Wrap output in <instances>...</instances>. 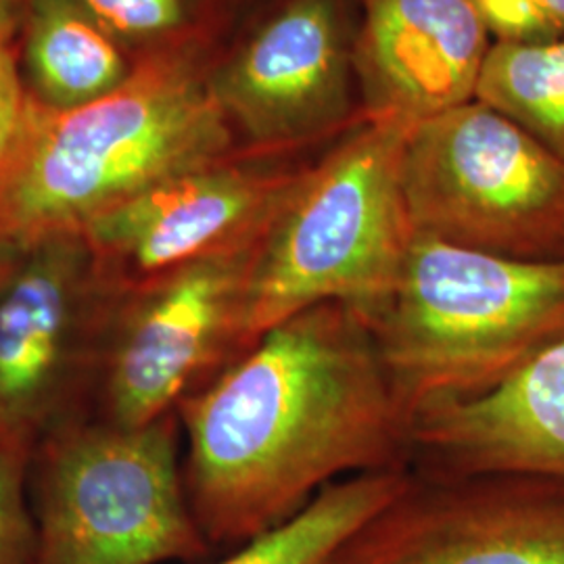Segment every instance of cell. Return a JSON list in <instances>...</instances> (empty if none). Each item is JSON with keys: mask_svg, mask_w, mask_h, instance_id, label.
Wrapping results in <instances>:
<instances>
[{"mask_svg": "<svg viewBox=\"0 0 564 564\" xmlns=\"http://www.w3.org/2000/svg\"><path fill=\"white\" fill-rule=\"evenodd\" d=\"M193 519L242 545L345 473L410 468L412 419L362 314L318 303L263 333L176 410Z\"/></svg>", "mask_w": 564, "mask_h": 564, "instance_id": "obj_1", "label": "cell"}, {"mask_svg": "<svg viewBox=\"0 0 564 564\" xmlns=\"http://www.w3.org/2000/svg\"><path fill=\"white\" fill-rule=\"evenodd\" d=\"M212 44L137 57L116 90L74 109L32 102L0 178V242L82 232L102 214L239 149L212 84Z\"/></svg>", "mask_w": 564, "mask_h": 564, "instance_id": "obj_2", "label": "cell"}, {"mask_svg": "<svg viewBox=\"0 0 564 564\" xmlns=\"http://www.w3.org/2000/svg\"><path fill=\"white\" fill-rule=\"evenodd\" d=\"M408 416L500 389L564 337V262H521L414 235L370 321Z\"/></svg>", "mask_w": 564, "mask_h": 564, "instance_id": "obj_3", "label": "cell"}, {"mask_svg": "<svg viewBox=\"0 0 564 564\" xmlns=\"http://www.w3.org/2000/svg\"><path fill=\"white\" fill-rule=\"evenodd\" d=\"M410 128L366 121L303 170L256 256L242 318L245 351L318 303H345L368 323L383 310L416 235L402 186Z\"/></svg>", "mask_w": 564, "mask_h": 564, "instance_id": "obj_4", "label": "cell"}, {"mask_svg": "<svg viewBox=\"0 0 564 564\" xmlns=\"http://www.w3.org/2000/svg\"><path fill=\"white\" fill-rule=\"evenodd\" d=\"M178 414L141 429L63 423L36 449L34 564L197 563L212 550L178 464Z\"/></svg>", "mask_w": 564, "mask_h": 564, "instance_id": "obj_5", "label": "cell"}, {"mask_svg": "<svg viewBox=\"0 0 564 564\" xmlns=\"http://www.w3.org/2000/svg\"><path fill=\"white\" fill-rule=\"evenodd\" d=\"M402 186L416 235L521 262H564V162L470 101L408 130Z\"/></svg>", "mask_w": 564, "mask_h": 564, "instance_id": "obj_6", "label": "cell"}, {"mask_svg": "<svg viewBox=\"0 0 564 564\" xmlns=\"http://www.w3.org/2000/svg\"><path fill=\"white\" fill-rule=\"evenodd\" d=\"M356 0H272L212 84L241 151L318 153L366 123Z\"/></svg>", "mask_w": 564, "mask_h": 564, "instance_id": "obj_7", "label": "cell"}, {"mask_svg": "<svg viewBox=\"0 0 564 564\" xmlns=\"http://www.w3.org/2000/svg\"><path fill=\"white\" fill-rule=\"evenodd\" d=\"M258 249L260 242L184 265L111 303L97 358L101 421L123 429L155 423L245 354Z\"/></svg>", "mask_w": 564, "mask_h": 564, "instance_id": "obj_8", "label": "cell"}, {"mask_svg": "<svg viewBox=\"0 0 564 564\" xmlns=\"http://www.w3.org/2000/svg\"><path fill=\"white\" fill-rule=\"evenodd\" d=\"M318 153L237 149L102 214L82 230L102 295L118 302L184 265L262 242Z\"/></svg>", "mask_w": 564, "mask_h": 564, "instance_id": "obj_9", "label": "cell"}, {"mask_svg": "<svg viewBox=\"0 0 564 564\" xmlns=\"http://www.w3.org/2000/svg\"><path fill=\"white\" fill-rule=\"evenodd\" d=\"M326 564H564V479L410 468Z\"/></svg>", "mask_w": 564, "mask_h": 564, "instance_id": "obj_10", "label": "cell"}, {"mask_svg": "<svg viewBox=\"0 0 564 564\" xmlns=\"http://www.w3.org/2000/svg\"><path fill=\"white\" fill-rule=\"evenodd\" d=\"M109 314L82 232L25 247L0 286V444L32 458L61 426Z\"/></svg>", "mask_w": 564, "mask_h": 564, "instance_id": "obj_11", "label": "cell"}, {"mask_svg": "<svg viewBox=\"0 0 564 564\" xmlns=\"http://www.w3.org/2000/svg\"><path fill=\"white\" fill-rule=\"evenodd\" d=\"M366 121L416 126L477 99L494 41L470 0H356Z\"/></svg>", "mask_w": 564, "mask_h": 564, "instance_id": "obj_12", "label": "cell"}, {"mask_svg": "<svg viewBox=\"0 0 564 564\" xmlns=\"http://www.w3.org/2000/svg\"><path fill=\"white\" fill-rule=\"evenodd\" d=\"M410 468L564 479V337L484 398L419 414Z\"/></svg>", "mask_w": 564, "mask_h": 564, "instance_id": "obj_13", "label": "cell"}, {"mask_svg": "<svg viewBox=\"0 0 564 564\" xmlns=\"http://www.w3.org/2000/svg\"><path fill=\"white\" fill-rule=\"evenodd\" d=\"M25 65L30 93L51 109L97 101L126 80L137 59H126L118 39L78 0H25Z\"/></svg>", "mask_w": 564, "mask_h": 564, "instance_id": "obj_14", "label": "cell"}, {"mask_svg": "<svg viewBox=\"0 0 564 564\" xmlns=\"http://www.w3.org/2000/svg\"><path fill=\"white\" fill-rule=\"evenodd\" d=\"M410 468L377 470L326 485L286 523L279 524L218 564H326L370 517L389 505Z\"/></svg>", "mask_w": 564, "mask_h": 564, "instance_id": "obj_15", "label": "cell"}, {"mask_svg": "<svg viewBox=\"0 0 564 564\" xmlns=\"http://www.w3.org/2000/svg\"><path fill=\"white\" fill-rule=\"evenodd\" d=\"M477 101L517 121L564 162V39L494 42Z\"/></svg>", "mask_w": 564, "mask_h": 564, "instance_id": "obj_16", "label": "cell"}, {"mask_svg": "<svg viewBox=\"0 0 564 564\" xmlns=\"http://www.w3.org/2000/svg\"><path fill=\"white\" fill-rule=\"evenodd\" d=\"M118 41L155 53L212 44L205 0H78Z\"/></svg>", "mask_w": 564, "mask_h": 564, "instance_id": "obj_17", "label": "cell"}, {"mask_svg": "<svg viewBox=\"0 0 564 564\" xmlns=\"http://www.w3.org/2000/svg\"><path fill=\"white\" fill-rule=\"evenodd\" d=\"M30 456L0 444V564H34L36 519L25 500Z\"/></svg>", "mask_w": 564, "mask_h": 564, "instance_id": "obj_18", "label": "cell"}, {"mask_svg": "<svg viewBox=\"0 0 564 564\" xmlns=\"http://www.w3.org/2000/svg\"><path fill=\"white\" fill-rule=\"evenodd\" d=\"M494 42L564 39V0H470Z\"/></svg>", "mask_w": 564, "mask_h": 564, "instance_id": "obj_19", "label": "cell"}, {"mask_svg": "<svg viewBox=\"0 0 564 564\" xmlns=\"http://www.w3.org/2000/svg\"><path fill=\"white\" fill-rule=\"evenodd\" d=\"M32 102L34 97L23 84L0 95V178L20 151L32 113Z\"/></svg>", "mask_w": 564, "mask_h": 564, "instance_id": "obj_20", "label": "cell"}, {"mask_svg": "<svg viewBox=\"0 0 564 564\" xmlns=\"http://www.w3.org/2000/svg\"><path fill=\"white\" fill-rule=\"evenodd\" d=\"M13 21L9 13H0V95L21 86L15 48H13Z\"/></svg>", "mask_w": 564, "mask_h": 564, "instance_id": "obj_21", "label": "cell"}, {"mask_svg": "<svg viewBox=\"0 0 564 564\" xmlns=\"http://www.w3.org/2000/svg\"><path fill=\"white\" fill-rule=\"evenodd\" d=\"M25 247L11 245V242H0V286L11 276L15 265L20 263Z\"/></svg>", "mask_w": 564, "mask_h": 564, "instance_id": "obj_22", "label": "cell"}, {"mask_svg": "<svg viewBox=\"0 0 564 564\" xmlns=\"http://www.w3.org/2000/svg\"><path fill=\"white\" fill-rule=\"evenodd\" d=\"M25 0H0V13H9L11 15V11L15 9V7H20L23 4Z\"/></svg>", "mask_w": 564, "mask_h": 564, "instance_id": "obj_23", "label": "cell"}]
</instances>
